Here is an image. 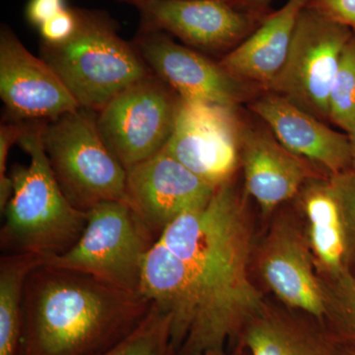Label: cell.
Masks as SVG:
<instances>
[{"label": "cell", "instance_id": "33", "mask_svg": "<svg viewBox=\"0 0 355 355\" xmlns=\"http://www.w3.org/2000/svg\"><path fill=\"white\" fill-rule=\"evenodd\" d=\"M338 354L340 355H355V349H345V347H338Z\"/></svg>", "mask_w": 355, "mask_h": 355}, {"label": "cell", "instance_id": "29", "mask_svg": "<svg viewBox=\"0 0 355 355\" xmlns=\"http://www.w3.org/2000/svg\"><path fill=\"white\" fill-rule=\"evenodd\" d=\"M227 1L239 10L256 15L259 11L265 8L272 0H227Z\"/></svg>", "mask_w": 355, "mask_h": 355}, {"label": "cell", "instance_id": "11", "mask_svg": "<svg viewBox=\"0 0 355 355\" xmlns=\"http://www.w3.org/2000/svg\"><path fill=\"white\" fill-rule=\"evenodd\" d=\"M127 172L125 202L157 239L180 216L205 207L217 189L164 150Z\"/></svg>", "mask_w": 355, "mask_h": 355}, {"label": "cell", "instance_id": "9", "mask_svg": "<svg viewBox=\"0 0 355 355\" xmlns=\"http://www.w3.org/2000/svg\"><path fill=\"white\" fill-rule=\"evenodd\" d=\"M234 110L181 98L163 150L212 186L228 183L241 162V125Z\"/></svg>", "mask_w": 355, "mask_h": 355}, {"label": "cell", "instance_id": "27", "mask_svg": "<svg viewBox=\"0 0 355 355\" xmlns=\"http://www.w3.org/2000/svg\"><path fill=\"white\" fill-rule=\"evenodd\" d=\"M67 6V0H29L25 15L28 22L39 29Z\"/></svg>", "mask_w": 355, "mask_h": 355}, {"label": "cell", "instance_id": "23", "mask_svg": "<svg viewBox=\"0 0 355 355\" xmlns=\"http://www.w3.org/2000/svg\"><path fill=\"white\" fill-rule=\"evenodd\" d=\"M329 120L349 135L355 125V34L345 46L329 97Z\"/></svg>", "mask_w": 355, "mask_h": 355}, {"label": "cell", "instance_id": "4", "mask_svg": "<svg viewBox=\"0 0 355 355\" xmlns=\"http://www.w3.org/2000/svg\"><path fill=\"white\" fill-rule=\"evenodd\" d=\"M78 26L58 44L42 43L41 55L81 108L100 112L123 89L153 72L107 13L77 8Z\"/></svg>", "mask_w": 355, "mask_h": 355}, {"label": "cell", "instance_id": "12", "mask_svg": "<svg viewBox=\"0 0 355 355\" xmlns=\"http://www.w3.org/2000/svg\"><path fill=\"white\" fill-rule=\"evenodd\" d=\"M0 97L16 121L55 120L80 108L55 70L7 25L0 30Z\"/></svg>", "mask_w": 355, "mask_h": 355}, {"label": "cell", "instance_id": "15", "mask_svg": "<svg viewBox=\"0 0 355 355\" xmlns=\"http://www.w3.org/2000/svg\"><path fill=\"white\" fill-rule=\"evenodd\" d=\"M266 286L288 307L323 321L326 295L315 275L307 242L291 224L280 222L272 229L259 257Z\"/></svg>", "mask_w": 355, "mask_h": 355}, {"label": "cell", "instance_id": "10", "mask_svg": "<svg viewBox=\"0 0 355 355\" xmlns=\"http://www.w3.org/2000/svg\"><path fill=\"white\" fill-rule=\"evenodd\" d=\"M132 44L154 76L182 99L235 108L246 97L244 81L193 49L177 44L164 31L141 23Z\"/></svg>", "mask_w": 355, "mask_h": 355}, {"label": "cell", "instance_id": "28", "mask_svg": "<svg viewBox=\"0 0 355 355\" xmlns=\"http://www.w3.org/2000/svg\"><path fill=\"white\" fill-rule=\"evenodd\" d=\"M24 130L25 121H11L0 125V181L6 180L9 176L6 171L9 150L14 144H18V140L22 137Z\"/></svg>", "mask_w": 355, "mask_h": 355}, {"label": "cell", "instance_id": "7", "mask_svg": "<svg viewBox=\"0 0 355 355\" xmlns=\"http://www.w3.org/2000/svg\"><path fill=\"white\" fill-rule=\"evenodd\" d=\"M354 33L306 6L294 28L288 55L266 87L320 120L329 119V97L345 46Z\"/></svg>", "mask_w": 355, "mask_h": 355}, {"label": "cell", "instance_id": "2", "mask_svg": "<svg viewBox=\"0 0 355 355\" xmlns=\"http://www.w3.org/2000/svg\"><path fill=\"white\" fill-rule=\"evenodd\" d=\"M153 303L85 273L41 265L25 284L22 355H97L123 340Z\"/></svg>", "mask_w": 355, "mask_h": 355}, {"label": "cell", "instance_id": "25", "mask_svg": "<svg viewBox=\"0 0 355 355\" xmlns=\"http://www.w3.org/2000/svg\"><path fill=\"white\" fill-rule=\"evenodd\" d=\"M78 26L77 8L67 6L39 28L42 43L58 44L71 38Z\"/></svg>", "mask_w": 355, "mask_h": 355}, {"label": "cell", "instance_id": "24", "mask_svg": "<svg viewBox=\"0 0 355 355\" xmlns=\"http://www.w3.org/2000/svg\"><path fill=\"white\" fill-rule=\"evenodd\" d=\"M329 182L340 205L352 259L355 256V171L350 169L333 175Z\"/></svg>", "mask_w": 355, "mask_h": 355}, {"label": "cell", "instance_id": "13", "mask_svg": "<svg viewBox=\"0 0 355 355\" xmlns=\"http://www.w3.org/2000/svg\"><path fill=\"white\" fill-rule=\"evenodd\" d=\"M141 23L205 51L225 50L254 31L256 16L227 0H149L137 6Z\"/></svg>", "mask_w": 355, "mask_h": 355}, {"label": "cell", "instance_id": "17", "mask_svg": "<svg viewBox=\"0 0 355 355\" xmlns=\"http://www.w3.org/2000/svg\"><path fill=\"white\" fill-rule=\"evenodd\" d=\"M307 0H287L266 16L246 39L219 62L242 81L268 86L286 64L299 14Z\"/></svg>", "mask_w": 355, "mask_h": 355}, {"label": "cell", "instance_id": "22", "mask_svg": "<svg viewBox=\"0 0 355 355\" xmlns=\"http://www.w3.org/2000/svg\"><path fill=\"white\" fill-rule=\"evenodd\" d=\"M97 355H177L172 340V318L157 305L123 340Z\"/></svg>", "mask_w": 355, "mask_h": 355}, {"label": "cell", "instance_id": "5", "mask_svg": "<svg viewBox=\"0 0 355 355\" xmlns=\"http://www.w3.org/2000/svg\"><path fill=\"white\" fill-rule=\"evenodd\" d=\"M42 141L62 193L88 212L110 200L125 202L127 169L103 140L97 112L78 108L44 121Z\"/></svg>", "mask_w": 355, "mask_h": 355}, {"label": "cell", "instance_id": "6", "mask_svg": "<svg viewBox=\"0 0 355 355\" xmlns=\"http://www.w3.org/2000/svg\"><path fill=\"white\" fill-rule=\"evenodd\" d=\"M157 238L127 202L110 200L88 211L83 235L69 251L43 265L85 273L139 294L147 254Z\"/></svg>", "mask_w": 355, "mask_h": 355}, {"label": "cell", "instance_id": "26", "mask_svg": "<svg viewBox=\"0 0 355 355\" xmlns=\"http://www.w3.org/2000/svg\"><path fill=\"white\" fill-rule=\"evenodd\" d=\"M306 6L347 26L355 34V0H307Z\"/></svg>", "mask_w": 355, "mask_h": 355}, {"label": "cell", "instance_id": "19", "mask_svg": "<svg viewBox=\"0 0 355 355\" xmlns=\"http://www.w3.org/2000/svg\"><path fill=\"white\" fill-rule=\"evenodd\" d=\"M242 334L250 355H340L330 336L266 306Z\"/></svg>", "mask_w": 355, "mask_h": 355}, {"label": "cell", "instance_id": "3", "mask_svg": "<svg viewBox=\"0 0 355 355\" xmlns=\"http://www.w3.org/2000/svg\"><path fill=\"white\" fill-rule=\"evenodd\" d=\"M43 123H25L18 140L31 161L28 166H14L9 173L13 191L1 212L3 254L58 256L78 241L87 224L88 212L69 202L53 175L42 141Z\"/></svg>", "mask_w": 355, "mask_h": 355}, {"label": "cell", "instance_id": "1", "mask_svg": "<svg viewBox=\"0 0 355 355\" xmlns=\"http://www.w3.org/2000/svg\"><path fill=\"white\" fill-rule=\"evenodd\" d=\"M251 248L250 221L232 181L154 243L139 294L171 316L178 355L224 350L263 309L250 279Z\"/></svg>", "mask_w": 355, "mask_h": 355}, {"label": "cell", "instance_id": "14", "mask_svg": "<svg viewBox=\"0 0 355 355\" xmlns=\"http://www.w3.org/2000/svg\"><path fill=\"white\" fill-rule=\"evenodd\" d=\"M251 108L268 123L284 148L306 162L321 167L329 177L352 169L349 135L336 132L323 121L275 93L258 98Z\"/></svg>", "mask_w": 355, "mask_h": 355}, {"label": "cell", "instance_id": "21", "mask_svg": "<svg viewBox=\"0 0 355 355\" xmlns=\"http://www.w3.org/2000/svg\"><path fill=\"white\" fill-rule=\"evenodd\" d=\"M323 275L324 319L330 324L331 331L329 336L338 347L355 349V277L349 266Z\"/></svg>", "mask_w": 355, "mask_h": 355}, {"label": "cell", "instance_id": "32", "mask_svg": "<svg viewBox=\"0 0 355 355\" xmlns=\"http://www.w3.org/2000/svg\"><path fill=\"white\" fill-rule=\"evenodd\" d=\"M118 1L125 2V3L132 4L133 6H139L144 2L149 1V0H118Z\"/></svg>", "mask_w": 355, "mask_h": 355}, {"label": "cell", "instance_id": "20", "mask_svg": "<svg viewBox=\"0 0 355 355\" xmlns=\"http://www.w3.org/2000/svg\"><path fill=\"white\" fill-rule=\"evenodd\" d=\"M44 260L36 254H3L0 259V355H22L25 284Z\"/></svg>", "mask_w": 355, "mask_h": 355}, {"label": "cell", "instance_id": "16", "mask_svg": "<svg viewBox=\"0 0 355 355\" xmlns=\"http://www.w3.org/2000/svg\"><path fill=\"white\" fill-rule=\"evenodd\" d=\"M240 157L248 193L270 214L314 177L306 161L263 130L241 128Z\"/></svg>", "mask_w": 355, "mask_h": 355}, {"label": "cell", "instance_id": "8", "mask_svg": "<svg viewBox=\"0 0 355 355\" xmlns=\"http://www.w3.org/2000/svg\"><path fill=\"white\" fill-rule=\"evenodd\" d=\"M180 100L170 86L151 73L123 89L98 112L100 135L125 169L164 149Z\"/></svg>", "mask_w": 355, "mask_h": 355}, {"label": "cell", "instance_id": "31", "mask_svg": "<svg viewBox=\"0 0 355 355\" xmlns=\"http://www.w3.org/2000/svg\"><path fill=\"white\" fill-rule=\"evenodd\" d=\"M191 355H226L224 350H209V352H200V354H196Z\"/></svg>", "mask_w": 355, "mask_h": 355}, {"label": "cell", "instance_id": "18", "mask_svg": "<svg viewBox=\"0 0 355 355\" xmlns=\"http://www.w3.org/2000/svg\"><path fill=\"white\" fill-rule=\"evenodd\" d=\"M301 190L309 225V245L321 272L334 273L347 268L350 260L349 242L330 182L310 178Z\"/></svg>", "mask_w": 355, "mask_h": 355}, {"label": "cell", "instance_id": "30", "mask_svg": "<svg viewBox=\"0 0 355 355\" xmlns=\"http://www.w3.org/2000/svg\"><path fill=\"white\" fill-rule=\"evenodd\" d=\"M350 140V146H352V170L355 171V125L354 130L349 135Z\"/></svg>", "mask_w": 355, "mask_h": 355}]
</instances>
